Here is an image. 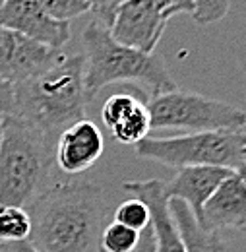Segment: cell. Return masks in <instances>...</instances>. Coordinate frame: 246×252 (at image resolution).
Returning <instances> with one entry per match:
<instances>
[{"label": "cell", "instance_id": "obj_1", "mask_svg": "<svg viewBox=\"0 0 246 252\" xmlns=\"http://www.w3.org/2000/svg\"><path fill=\"white\" fill-rule=\"evenodd\" d=\"M30 208V245L37 252H101L109 202L99 185L57 183Z\"/></svg>", "mask_w": 246, "mask_h": 252}, {"label": "cell", "instance_id": "obj_2", "mask_svg": "<svg viewBox=\"0 0 246 252\" xmlns=\"http://www.w3.org/2000/svg\"><path fill=\"white\" fill-rule=\"evenodd\" d=\"M14 94V117L57 140L62 130L86 119L84 57L62 53L51 66L16 84Z\"/></svg>", "mask_w": 246, "mask_h": 252}, {"label": "cell", "instance_id": "obj_3", "mask_svg": "<svg viewBox=\"0 0 246 252\" xmlns=\"http://www.w3.org/2000/svg\"><path fill=\"white\" fill-rule=\"evenodd\" d=\"M84 84L88 101L115 82H140L152 94L161 95L177 90V82L159 55H146L117 43L105 24L93 20L82 33Z\"/></svg>", "mask_w": 246, "mask_h": 252}, {"label": "cell", "instance_id": "obj_4", "mask_svg": "<svg viewBox=\"0 0 246 252\" xmlns=\"http://www.w3.org/2000/svg\"><path fill=\"white\" fill-rule=\"evenodd\" d=\"M57 140L33 125L4 117L0 140V206L30 208L55 163Z\"/></svg>", "mask_w": 246, "mask_h": 252}, {"label": "cell", "instance_id": "obj_5", "mask_svg": "<svg viewBox=\"0 0 246 252\" xmlns=\"http://www.w3.org/2000/svg\"><path fill=\"white\" fill-rule=\"evenodd\" d=\"M136 156L169 167H223L237 171L246 163V134L217 130L173 138H144Z\"/></svg>", "mask_w": 246, "mask_h": 252}, {"label": "cell", "instance_id": "obj_6", "mask_svg": "<svg viewBox=\"0 0 246 252\" xmlns=\"http://www.w3.org/2000/svg\"><path fill=\"white\" fill-rule=\"evenodd\" d=\"M152 128H179L190 132H239L246 126L243 109L198 94H186L181 90L152 97L150 105Z\"/></svg>", "mask_w": 246, "mask_h": 252}, {"label": "cell", "instance_id": "obj_7", "mask_svg": "<svg viewBox=\"0 0 246 252\" xmlns=\"http://www.w3.org/2000/svg\"><path fill=\"white\" fill-rule=\"evenodd\" d=\"M167 22L154 0H124L115 10L109 32L117 43L152 55L163 37Z\"/></svg>", "mask_w": 246, "mask_h": 252}, {"label": "cell", "instance_id": "obj_8", "mask_svg": "<svg viewBox=\"0 0 246 252\" xmlns=\"http://www.w3.org/2000/svg\"><path fill=\"white\" fill-rule=\"evenodd\" d=\"M0 28L55 51H62L72 37L70 22L55 20L35 0H6L0 6Z\"/></svg>", "mask_w": 246, "mask_h": 252}, {"label": "cell", "instance_id": "obj_9", "mask_svg": "<svg viewBox=\"0 0 246 252\" xmlns=\"http://www.w3.org/2000/svg\"><path fill=\"white\" fill-rule=\"evenodd\" d=\"M62 53L0 28V82L16 86L51 66Z\"/></svg>", "mask_w": 246, "mask_h": 252}, {"label": "cell", "instance_id": "obj_10", "mask_svg": "<svg viewBox=\"0 0 246 252\" xmlns=\"http://www.w3.org/2000/svg\"><path fill=\"white\" fill-rule=\"evenodd\" d=\"M105 140L99 126L82 119L62 130L55 144V161L66 175H82L101 159Z\"/></svg>", "mask_w": 246, "mask_h": 252}, {"label": "cell", "instance_id": "obj_11", "mask_svg": "<svg viewBox=\"0 0 246 252\" xmlns=\"http://www.w3.org/2000/svg\"><path fill=\"white\" fill-rule=\"evenodd\" d=\"M123 189L134 194V198L146 202V206L150 208L155 252H186L181 231L169 210L165 185L157 179H148V181H128L123 185Z\"/></svg>", "mask_w": 246, "mask_h": 252}, {"label": "cell", "instance_id": "obj_12", "mask_svg": "<svg viewBox=\"0 0 246 252\" xmlns=\"http://www.w3.org/2000/svg\"><path fill=\"white\" fill-rule=\"evenodd\" d=\"M198 223L208 231L235 229L246 235V185L237 173L217 187Z\"/></svg>", "mask_w": 246, "mask_h": 252}, {"label": "cell", "instance_id": "obj_13", "mask_svg": "<svg viewBox=\"0 0 246 252\" xmlns=\"http://www.w3.org/2000/svg\"><path fill=\"white\" fill-rule=\"evenodd\" d=\"M233 173L235 171L223 167H183L173 177V181L165 185V194L169 200L184 202L194 218L200 221L206 202Z\"/></svg>", "mask_w": 246, "mask_h": 252}, {"label": "cell", "instance_id": "obj_14", "mask_svg": "<svg viewBox=\"0 0 246 252\" xmlns=\"http://www.w3.org/2000/svg\"><path fill=\"white\" fill-rule=\"evenodd\" d=\"M169 210L181 231L186 252H225L217 231L204 229L184 202L169 200Z\"/></svg>", "mask_w": 246, "mask_h": 252}, {"label": "cell", "instance_id": "obj_15", "mask_svg": "<svg viewBox=\"0 0 246 252\" xmlns=\"http://www.w3.org/2000/svg\"><path fill=\"white\" fill-rule=\"evenodd\" d=\"M152 130V119H150V109L148 105L142 101L123 123L115 126L111 132L115 136L117 142H121L124 146H136L140 144L144 138H148Z\"/></svg>", "mask_w": 246, "mask_h": 252}, {"label": "cell", "instance_id": "obj_16", "mask_svg": "<svg viewBox=\"0 0 246 252\" xmlns=\"http://www.w3.org/2000/svg\"><path fill=\"white\" fill-rule=\"evenodd\" d=\"M31 235V218L26 208L0 206V243L14 245L28 241Z\"/></svg>", "mask_w": 246, "mask_h": 252}, {"label": "cell", "instance_id": "obj_17", "mask_svg": "<svg viewBox=\"0 0 246 252\" xmlns=\"http://www.w3.org/2000/svg\"><path fill=\"white\" fill-rule=\"evenodd\" d=\"M142 233L111 221L105 225L101 235V251L103 252H134L138 249Z\"/></svg>", "mask_w": 246, "mask_h": 252}, {"label": "cell", "instance_id": "obj_18", "mask_svg": "<svg viewBox=\"0 0 246 252\" xmlns=\"http://www.w3.org/2000/svg\"><path fill=\"white\" fill-rule=\"evenodd\" d=\"M142 103V99H138L132 94H115L111 95L103 107H101V121L109 130H113L115 126H119L124 119Z\"/></svg>", "mask_w": 246, "mask_h": 252}, {"label": "cell", "instance_id": "obj_19", "mask_svg": "<svg viewBox=\"0 0 246 252\" xmlns=\"http://www.w3.org/2000/svg\"><path fill=\"white\" fill-rule=\"evenodd\" d=\"M115 221L126 225L138 233H142L144 229H148L152 225V216H150V208L146 206V202H142L140 198H130L124 200L123 204L117 206L115 210Z\"/></svg>", "mask_w": 246, "mask_h": 252}, {"label": "cell", "instance_id": "obj_20", "mask_svg": "<svg viewBox=\"0 0 246 252\" xmlns=\"http://www.w3.org/2000/svg\"><path fill=\"white\" fill-rule=\"evenodd\" d=\"M49 16L61 22H70L74 18L90 12V6L84 0H35Z\"/></svg>", "mask_w": 246, "mask_h": 252}, {"label": "cell", "instance_id": "obj_21", "mask_svg": "<svg viewBox=\"0 0 246 252\" xmlns=\"http://www.w3.org/2000/svg\"><path fill=\"white\" fill-rule=\"evenodd\" d=\"M231 8V0H194L192 18L200 26H210L221 22Z\"/></svg>", "mask_w": 246, "mask_h": 252}, {"label": "cell", "instance_id": "obj_22", "mask_svg": "<svg viewBox=\"0 0 246 252\" xmlns=\"http://www.w3.org/2000/svg\"><path fill=\"white\" fill-rule=\"evenodd\" d=\"M154 2L167 20H171L177 14H192L194 10V0H154Z\"/></svg>", "mask_w": 246, "mask_h": 252}, {"label": "cell", "instance_id": "obj_23", "mask_svg": "<svg viewBox=\"0 0 246 252\" xmlns=\"http://www.w3.org/2000/svg\"><path fill=\"white\" fill-rule=\"evenodd\" d=\"M88 6H90V12H93L97 18V22L105 24L107 28L111 26L113 22V16H115V0H84Z\"/></svg>", "mask_w": 246, "mask_h": 252}, {"label": "cell", "instance_id": "obj_24", "mask_svg": "<svg viewBox=\"0 0 246 252\" xmlns=\"http://www.w3.org/2000/svg\"><path fill=\"white\" fill-rule=\"evenodd\" d=\"M16 113V94L14 86L0 82V117H14Z\"/></svg>", "mask_w": 246, "mask_h": 252}, {"label": "cell", "instance_id": "obj_25", "mask_svg": "<svg viewBox=\"0 0 246 252\" xmlns=\"http://www.w3.org/2000/svg\"><path fill=\"white\" fill-rule=\"evenodd\" d=\"M134 252H155V239H154L152 225L148 229H144V233L140 237V243H138V249Z\"/></svg>", "mask_w": 246, "mask_h": 252}, {"label": "cell", "instance_id": "obj_26", "mask_svg": "<svg viewBox=\"0 0 246 252\" xmlns=\"http://www.w3.org/2000/svg\"><path fill=\"white\" fill-rule=\"evenodd\" d=\"M12 251H14V252H37L30 245V241H20V243H14V245H12Z\"/></svg>", "mask_w": 246, "mask_h": 252}, {"label": "cell", "instance_id": "obj_27", "mask_svg": "<svg viewBox=\"0 0 246 252\" xmlns=\"http://www.w3.org/2000/svg\"><path fill=\"white\" fill-rule=\"evenodd\" d=\"M235 173H237V175H239V177L243 179V183L246 185V163H243V165H241V167H239V169H237Z\"/></svg>", "mask_w": 246, "mask_h": 252}, {"label": "cell", "instance_id": "obj_28", "mask_svg": "<svg viewBox=\"0 0 246 252\" xmlns=\"http://www.w3.org/2000/svg\"><path fill=\"white\" fill-rule=\"evenodd\" d=\"M0 252H14L12 251V245H4V243H0Z\"/></svg>", "mask_w": 246, "mask_h": 252}, {"label": "cell", "instance_id": "obj_29", "mask_svg": "<svg viewBox=\"0 0 246 252\" xmlns=\"http://www.w3.org/2000/svg\"><path fill=\"white\" fill-rule=\"evenodd\" d=\"M2 132H4V117H0V140H2Z\"/></svg>", "mask_w": 246, "mask_h": 252}, {"label": "cell", "instance_id": "obj_30", "mask_svg": "<svg viewBox=\"0 0 246 252\" xmlns=\"http://www.w3.org/2000/svg\"><path fill=\"white\" fill-rule=\"evenodd\" d=\"M121 2H124V0H115V10H117V6H119Z\"/></svg>", "mask_w": 246, "mask_h": 252}, {"label": "cell", "instance_id": "obj_31", "mask_svg": "<svg viewBox=\"0 0 246 252\" xmlns=\"http://www.w3.org/2000/svg\"><path fill=\"white\" fill-rule=\"evenodd\" d=\"M4 2H6V0H0V6H2V4H4Z\"/></svg>", "mask_w": 246, "mask_h": 252}, {"label": "cell", "instance_id": "obj_32", "mask_svg": "<svg viewBox=\"0 0 246 252\" xmlns=\"http://www.w3.org/2000/svg\"><path fill=\"white\" fill-rule=\"evenodd\" d=\"M101 252H103V251H101Z\"/></svg>", "mask_w": 246, "mask_h": 252}]
</instances>
